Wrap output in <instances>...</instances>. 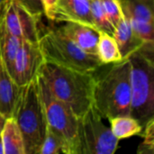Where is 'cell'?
Listing matches in <instances>:
<instances>
[{
    "mask_svg": "<svg viewBox=\"0 0 154 154\" xmlns=\"http://www.w3.org/2000/svg\"><path fill=\"white\" fill-rule=\"evenodd\" d=\"M38 75L42 78L53 96L68 105L78 117L93 105L96 82L93 73L44 61Z\"/></svg>",
    "mask_w": 154,
    "mask_h": 154,
    "instance_id": "1",
    "label": "cell"
},
{
    "mask_svg": "<svg viewBox=\"0 0 154 154\" xmlns=\"http://www.w3.org/2000/svg\"><path fill=\"white\" fill-rule=\"evenodd\" d=\"M96 78L93 106L99 115L109 120L120 116H130L131 83L129 59L122 60Z\"/></svg>",
    "mask_w": 154,
    "mask_h": 154,
    "instance_id": "2",
    "label": "cell"
},
{
    "mask_svg": "<svg viewBox=\"0 0 154 154\" xmlns=\"http://www.w3.org/2000/svg\"><path fill=\"white\" fill-rule=\"evenodd\" d=\"M153 42L143 46L128 59L131 64L130 116L143 127L154 116Z\"/></svg>",
    "mask_w": 154,
    "mask_h": 154,
    "instance_id": "3",
    "label": "cell"
},
{
    "mask_svg": "<svg viewBox=\"0 0 154 154\" xmlns=\"http://www.w3.org/2000/svg\"><path fill=\"white\" fill-rule=\"evenodd\" d=\"M12 117L23 136L24 153L39 154L47 131V121L40 97L37 78L21 87Z\"/></svg>",
    "mask_w": 154,
    "mask_h": 154,
    "instance_id": "4",
    "label": "cell"
},
{
    "mask_svg": "<svg viewBox=\"0 0 154 154\" xmlns=\"http://www.w3.org/2000/svg\"><path fill=\"white\" fill-rule=\"evenodd\" d=\"M38 46L47 62L89 73L104 65L97 55L84 51L59 28L50 29L40 35Z\"/></svg>",
    "mask_w": 154,
    "mask_h": 154,
    "instance_id": "5",
    "label": "cell"
},
{
    "mask_svg": "<svg viewBox=\"0 0 154 154\" xmlns=\"http://www.w3.org/2000/svg\"><path fill=\"white\" fill-rule=\"evenodd\" d=\"M37 81L47 126L64 142L68 154H78L79 117L68 105L53 96L40 75Z\"/></svg>",
    "mask_w": 154,
    "mask_h": 154,
    "instance_id": "6",
    "label": "cell"
},
{
    "mask_svg": "<svg viewBox=\"0 0 154 154\" xmlns=\"http://www.w3.org/2000/svg\"><path fill=\"white\" fill-rule=\"evenodd\" d=\"M78 154H114L119 140L91 106L78 122Z\"/></svg>",
    "mask_w": 154,
    "mask_h": 154,
    "instance_id": "7",
    "label": "cell"
},
{
    "mask_svg": "<svg viewBox=\"0 0 154 154\" xmlns=\"http://www.w3.org/2000/svg\"><path fill=\"white\" fill-rule=\"evenodd\" d=\"M43 62L44 60L38 43H32L23 39L16 52L10 75L17 85L24 86L37 78Z\"/></svg>",
    "mask_w": 154,
    "mask_h": 154,
    "instance_id": "8",
    "label": "cell"
},
{
    "mask_svg": "<svg viewBox=\"0 0 154 154\" xmlns=\"http://www.w3.org/2000/svg\"><path fill=\"white\" fill-rule=\"evenodd\" d=\"M53 21L77 22L95 27L91 15V0H58Z\"/></svg>",
    "mask_w": 154,
    "mask_h": 154,
    "instance_id": "9",
    "label": "cell"
},
{
    "mask_svg": "<svg viewBox=\"0 0 154 154\" xmlns=\"http://www.w3.org/2000/svg\"><path fill=\"white\" fill-rule=\"evenodd\" d=\"M64 23L63 25L58 27L59 30L84 51L97 55L100 32L97 28L85 23L77 22Z\"/></svg>",
    "mask_w": 154,
    "mask_h": 154,
    "instance_id": "10",
    "label": "cell"
},
{
    "mask_svg": "<svg viewBox=\"0 0 154 154\" xmlns=\"http://www.w3.org/2000/svg\"><path fill=\"white\" fill-rule=\"evenodd\" d=\"M20 89L0 59V114L6 119L14 115Z\"/></svg>",
    "mask_w": 154,
    "mask_h": 154,
    "instance_id": "11",
    "label": "cell"
},
{
    "mask_svg": "<svg viewBox=\"0 0 154 154\" xmlns=\"http://www.w3.org/2000/svg\"><path fill=\"white\" fill-rule=\"evenodd\" d=\"M113 36L117 43L122 60L129 58L133 53L139 51L145 43L134 33L129 21L125 17L115 27Z\"/></svg>",
    "mask_w": 154,
    "mask_h": 154,
    "instance_id": "12",
    "label": "cell"
},
{
    "mask_svg": "<svg viewBox=\"0 0 154 154\" xmlns=\"http://www.w3.org/2000/svg\"><path fill=\"white\" fill-rule=\"evenodd\" d=\"M119 3L127 20L154 23V0H119Z\"/></svg>",
    "mask_w": 154,
    "mask_h": 154,
    "instance_id": "13",
    "label": "cell"
},
{
    "mask_svg": "<svg viewBox=\"0 0 154 154\" xmlns=\"http://www.w3.org/2000/svg\"><path fill=\"white\" fill-rule=\"evenodd\" d=\"M1 140L5 154H25L23 136L13 117L5 120L1 133Z\"/></svg>",
    "mask_w": 154,
    "mask_h": 154,
    "instance_id": "14",
    "label": "cell"
},
{
    "mask_svg": "<svg viewBox=\"0 0 154 154\" xmlns=\"http://www.w3.org/2000/svg\"><path fill=\"white\" fill-rule=\"evenodd\" d=\"M23 39L12 35L5 28L4 21L0 23V59L8 72H11L16 52Z\"/></svg>",
    "mask_w": 154,
    "mask_h": 154,
    "instance_id": "15",
    "label": "cell"
},
{
    "mask_svg": "<svg viewBox=\"0 0 154 154\" xmlns=\"http://www.w3.org/2000/svg\"><path fill=\"white\" fill-rule=\"evenodd\" d=\"M12 3L18 15L23 39L32 43H38V40L40 37L37 25L39 18L32 15L29 11H27L24 7H23L14 0H12Z\"/></svg>",
    "mask_w": 154,
    "mask_h": 154,
    "instance_id": "16",
    "label": "cell"
},
{
    "mask_svg": "<svg viewBox=\"0 0 154 154\" xmlns=\"http://www.w3.org/2000/svg\"><path fill=\"white\" fill-rule=\"evenodd\" d=\"M110 129L118 139H125L134 135H140L143 127L131 116H120L109 119Z\"/></svg>",
    "mask_w": 154,
    "mask_h": 154,
    "instance_id": "17",
    "label": "cell"
},
{
    "mask_svg": "<svg viewBox=\"0 0 154 154\" xmlns=\"http://www.w3.org/2000/svg\"><path fill=\"white\" fill-rule=\"evenodd\" d=\"M97 55L104 65L122 60V56L114 36L106 32H100Z\"/></svg>",
    "mask_w": 154,
    "mask_h": 154,
    "instance_id": "18",
    "label": "cell"
},
{
    "mask_svg": "<svg viewBox=\"0 0 154 154\" xmlns=\"http://www.w3.org/2000/svg\"><path fill=\"white\" fill-rule=\"evenodd\" d=\"M91 15L93 23L99 32L114 34L115 26L107 18L100 0H91Z\"/></svg>",
    "mask_w": 154,
    "mask_h": 154,
    "instance_id": "19",
    "label": "cell"
},
{
    "mask_svg": "<svg viewBox=\"0 0 154 154\" xmlns=\"http://www.w3.org/2000/svg\"><path fill=\"white\" fill-rule=\"evenodd\" d=\"M68 154V150L64 142L52 132L48 126L45 134V138L41 146L39 154Z\"/></svg>",
    "mask_w": 154,
    "mask_h": 154,
    "instance_id": "20",
    "label": "cell"
},
{
    "mask_svg": "<svg viewBox=\"0 0 154 154\" xmlns=\"http://www.w3.org/2000/svg\"><path fill=\"white\" fill-rule=\"evenodd\" d=\"M126 19V18H125ZM134 33L144 42H153L154 23H148L138 20H128Z\"/></svg>",
    "mask_w": 154,
    "mask_h": 154,
    "instance_id": "21",
    "label": "cell"
},
{
    "mask_svg": "<svg viewBox=\"0 0 154 154\" xmlns=\"http://www.w3.org/2000/svg\"><path fill=\"white\" fill-rule=\"evenodd\" d=\"M4 23L6 28V30L14 36L23 39L22 37V32H21V27H20V23L18 19V15L16 13V10L11 2L10 5L8 6L6 13L5 14L4 18Z\"/></svg>",
    "mask_w": 154,
    "mask_h": 154,
    "instance_id": "22",
    "label": "cell"
},
{
    "mask_svg": "<svg viewBox=\"0 0 154 154\" xmlns=\"http://www.w3.org/2000/svg\"><path fill=\"white\" fill-rule=\"evenodd\" d=\"M100 2L107 18L116 27L125 17L119 0H100Z\"/></svg>",
    "mask_w": 154,
    "mask_h": 154,
    "instance_id": "23",
    "label": "cell"
},
{
    "mask_svg": "<svg viewBox=\"0 0 154 154\" xmlns=\"http://www.w3.org/2000/svg\"><path fill=\"white\" fill-rule=\"evenodd\" d=\"M144 132L142 134L143 141L139 145L137 152L139 154H153L154 149V121L153 118L148 121L143 126Z\"/></svg>",
    "mask_w": 154,
    "mask_h": 154,
    "instance_id": "24",
    "label": "cell"
},
{
    "mask_svg": "<svg viewBox=\"0 0 154 154\" xmlns=\"http://www.w3.org/2000/svg\"><path fill=\"white\" fill-rule=\"evenodd\" d=\"M23 7H24L27 11H29L32 15L40 18L42 14H44L43 7L41 0H14Z\"/></svg>",
    "mask_w": 154,
    "mask_h": 154,
    "instance_id": "25",
    "label": "cell"
},
{
    "mask_svg": "<svg viewBox=\"0 0 154 154\" xmlns=\"http://www.w3.org/2000/svg\"><path fill=\"white\" fill-rule=\"evenodd\" d=\"M58 0H41L43 7L44 15L51 21H53L54 12L56 9Z\"/></svg>",
    "mask_w": 154,
    "mask_h": 154,
    "instance_id": "26",
    "label": "cell"
},
{
    "mask_svg": "<svg viewBox=\"0 0 154 154\" xmlns=\"http://www.w3.org/2000/svg\"><path fill=\"white\" fill-rule=\"evenodd\" d=\"M12 0H0V23L4 21L5 14Z\"/></svg>",
    "mask_w": 154,
    "mask_h": 154,
    "instance_id": "27",
    "label": "cell"
},
{
    "mask_svg": "<svg viewBox=\"0 0 154 154\" xmlns=\"http://www.w3.org/2000/svg\"><path fill=\"white\" fill-rule=\"evenodd\" d=\"M5 120H6V118L0 114V136H1V133H2V130H3V127H4Z\"/></svg>",
    "mask_w": 154,
    "mask_h": 154,
    "instance_id": "28",
    "label": "cell"
},
{
    "mask_svg": "<svg viewBox=\"0 0 154 154\" xmlns=\"http://www.w3.org/2000/svg\"><path fill=\"white\" fill-rule=\"evenodd\" d=\"M0 154H5L4 153V146H3V143L1 140V136H0Z\"/></svg>",
    "mask_w": 154,
    "mask_h": 154,
    "instance_id": "29",
    "label": "cell"
}]
</instances>
